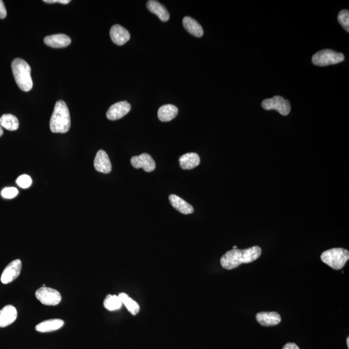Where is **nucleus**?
Returning a JSON list of instances; mask_svg holds the SVG:
<instances>
[{
  "mask_svg": "<svg viewBox=\"0 0 349 349\" xmlns=\"http://www.w3.org/2000/svg\"><path fill=\"white\" fill-rule=\"evenodd\" d=\"M282 349H300L299 346L294 343H288L283 346Z\"/></svg>",
  "mask_w": 349,
  "mask_h": 349,
  "instance_id": "30",
  "label": "nucleus"
},
{
  "mask_svg": "<svg viewBox=\"0 0 349 349\" xmlns=\"http://www.w3.org/2000/svg\"><path fill=\"white\" fill-rule=\"evenodd\" d=\"M201 160L198 154L189 153L180 156L179 163L180 167L183 170H192L198 167Z\"/></svg>",
  "mask_w": 349,
  "mask_h": 349,
  "instance_id": "19",
  "label": "nucleus"
},
{
  "mask_svg": "<svg viewBox=\"0 0 349 349\" xmlns=\"http://www.w3.org/2000/svg\"><path fill=\"white\" fill-rule=\"evenodd\" d=\"M110 37L113 42L118 45H123L130 39L128 31L120 25H113L110 30Z\"/></svg>",
  "mask_w": 349,
  "mask_h": 349,
  "instance_id": "14",
  "label": "nucleus"
},
{
  "mask_svg": "<svg viewBox=\"0 0 349 349\" xmlns=\"http://www.w3.org/2000/svg\"><path fill=\"white\" fill-rule=\"evenodd\" d=\"M18 194V190L14 187H7L2 190V196L5 199H13Z\"/></svg>",
  "mask_w": 349,
  "mask_h": 349,
  "instance_id": "27",
  "label": "nucleus"
},
{
  "mask_svg": "<svg viewBox=\"0 0 349 349\" xmlns=\"http://www.w3.org/2000/svg\"><path fill=\"white\" fill-rule=\"evenodd\" d=\"M16 183L21 189H26L31 186L32 179L28 175H22L16 179Z\"/></svg>",
  "mask_w": 349,
  "mask_h": 349,
  "instance_id": "26",
  "label": "nucleus"
},
{
  "mask_svg": "<svg viewBox=\"0 0 349 349\" xmlns=\"http://www.w3.org/2000/svg\"><path fill=\"white\" fill-rule=\"evenodd\" d=\"M233 249H237V247L236 246L233 247Z\"/></svg>",
  "mask_w": 349,
  "mask_h": 349,
  "instance_id": "33",
  "label": "nucleus"
},
{
  "mask_svg": "<svg viewBox=\"0 0 349 349\" xmlns=\"http://www.w3.org/2000/svg\"><path fill=\"white\" fill-rule=\"evenodd\" d=\"M71 127V117L68 107L63 100H59L55 105L50 120V129L52 133H66Z\"/></svg>",
  "mask_w": 349,
  "mask_h": 349,
  "instance_id": "2",
  "label": "nucleus"
},
{
  "mask_svg": "<svg viewBox=\"0 0 349 349\" xmlns=\"http://www.w3.org/2000/svg\"><path fill=\"white\" fill-rule=\"evenodd\" d=\"M131 165L136 169L143 168L146 172H151L155 170V162L148 153H143L139 156H135L131 159Z\"/></svg>",
  "mask_w": 349,
  "mask_h": 349,
  "instance_id": "9",
  "label": "nucleus"
},
{
  "mask_svg": "<svg viewBox=\"0 0 349 349\" xmlns=\"http://www.w3.org/2000/svg\"><path fill=\"white\" fill-rule=\"evenodd\" d=\"M178 113H179V110L175 105H164L158 111V118L160 121L169 122L177 117Z\"/></svg>",
  "mask_w": 349,
  "mask_h": 349,
  "instance_id": "21",
  "label": "nucleus"
},
{
  "mask_svg": "<svg viewBox=\"0 0 349 349\" xmlns=\"http://www.w3.org/2000/svg\"><path fill=\"white\" fill-rule=\"evenodd\" d=\"M43 41L48 46L53 48L66 47L71 43V38L64 34L47 36Z\"/></svg>",
  "mask_w": 349,
  "mask_h": 349,
  "instance_id": "15",
  "label": "nucleus"
},
{
  "mask_svg": "<svg viewBox=\"0 0 349 349\" xmlns=\"http://www.w3.org/2000/svg\"><path fill=\"white\" fill-rule=\"evenodd\" d=\"M7 16V10L3 1L0 0V18L4 19Z\"/></svg>",
  "mask_w": 349,
  "mask_h": 349,
  "instance_id": "28",
  "label": "nucleus"
},
{
  "mask_svg": "<svg viewBox=\"0 0 349 349\" xmlns=\"http://www.w3.org/2000/svg\"><path fill=\"white\" fill-rule=\"evenodd\" d=\"M94 167L98 172L105 174L111 172L112 169V163L105 151L102 150L98 151L94 160Z\"/></svg>",
  "mask_w": 349,
  "mask_h": 349,
  "instance_id": "11",
  "label": "nucleus"
},
{
  "mask_svg": "<svg viewBox=\"0 0 349 349\" xmlns=\"http://www.w3.org/2000/svg\"><path fill=\"white\" fill-rule=\"evenodd\" d=\"M257 321L264 327L275 326L280 324L281 317L276 312H261L256 315Z\"/></svg>",
  "mask_w": 349,
  "mask_h": 349,
  "instance_id": "13",
  "label": "nucleus"
},
{
  "mask_svg": "<svg viewBox=\"0 0 349 349\" xmlns=\"http://www.w3.org/2000/svg\"><path fill=\"white\" fill-rule=\"evenodd\" d=\"M147 8L153 14H156L163 21H167L170 19V13L165 6L155 0L147 2Z\"/></svg>",
  "mask_w": 349,
  "mask_h": 349,
  "instance_id": "16",
  "label": "nucleus"
},
{
  "mask_svg": "<svg viewBox=\"0 0 349 349\" xmlns=\"http://www.w3.org/2000/svg\"><path fill=\"white\" fill-rule=\"evenodd\" d=\"M103 306L110 311H115L122 307V303L119 296L110 294L103 301Z\"/></svg>",
  "mask_w": 349,
  "mask_h": 349,
  "instance_id": "24",
  "label": "nucleus"
},
{
  "mask_svg": "<svg viewBox=\"0 0 349 349\" xmlns=\"http://www.w3.org/2000/svg\"><path fill=\"white\" fill-rule=\"evenodd\" d=\"M119 297L121 300L122 305H125V307L127 308V309L132 315L138 314L140 311V306L138 303L135 302L133 299H131L128 295L125 293H119Z\"/></svg>",
  "mask_w": 349,
  "mask_h": 349,
  "instance_id": "23",
  "label": "nucleus"
},
{
  "mask_svg": "<svg viewBox=\"0 0 349 349\" xmlns=\"http://www.w3.org/2000/svg\"><path fill=\"white\" fill-rule=\"evenodd\" d=\"M183 25L187 32L196 37H203L204 31L202 26L191 17L186 16L183 18Z\"/></svg>",
  "mask_w": 349,
  "mask_h": 349,
  "instance_id": "20",
  "label": "nucleus"
},
{
  "mask_svg": "<svg viewBox=\"0 0 349 349\" xmlns=\"http://www.w3.org/2000/svg\"><path fill=\"white\" fill-rule=\"evenodd\" d=\"M11 67L19 88L25 92L31 90L33 83L31 76V67L27 62L21 59H14L12 62Z\"/></svg>",
  "mask_w": 349,
  "mask_h": 349,
  "instance_id": "3",
  "label": "nucleus"
},
{
  "mask_svg": "<svg viewBox=\"0 0 349 349\" xmlns=\"http://www.w3.org/2000/svg\"><path fill=\"white\" fill-rule=\"evenodd\" d=\"M43 2L47 4L59 3L62 4H68L71 1H69V0H44Z\"/></svg>",
  "mask_w": 349,
  "mask_h": 349,
  "instance_id": "29",
  "label": "nucleus"
},
{
  "mask_svg": "<svg viewBox=\"0 0 349 349\" xmlns=\"http://www.w3.org/2000/svg\"><path fill=\"white\" fill-rule=\"evenodd\" d=\"M35 296L43 305L47 306H56L62 301V296L59 291L46 286L38 288Z\"/></svg>",
  "mask_w": 349,
  "mask_h": 349,
  "instance_id": "6",
  "label": "nucleus"
},
{
  "mask_svg": "<svg viewBox=\"0 0 349 349\" xmlns=\"http://www.w3.org/2000/svg\"><path fill=\"white\" fill-rule=\"evenodd\" d=\"M18 312L15 307L11 305H6L0 310V327L4 328L16 321Z\"/></svg>",
  "mask_w": 349,
  "mask_h": 349,
  "instance_id": "12",
  "label": "nucleus"
},
{
  "mask_svg": "<svg viewBox=\"0 0 349 349\" xmlns=\"http://www.w3.org/2000/svg\"><path fill=\"white\" fill-rule=\"evenodd\" d=\"M338 21L345 30L349 32V12L343 10L339 12L338 16Z\"/></svg>",
  "mask_w": 349,
  "mask_h": 349,
  "instance_id": "25",
  "label": "nucleus"
},
{
  "mask_svg": "<svg viewBox=\"0 0 349 349\" xmlns=\"http://www.w3.org/2000/svg\"><path fill=\"white\" fill-rule=\"evenodd\" d=\"M346 343H347L348 348H349V337L346 338Z\"/></svg>",
  "mask_w": 349,
  "mask_h": 349,
  "instance_id": "32",
  "label": "nucleus"
},
{
  "mask_svg": "<svg viewBox=\"0 0 349 349\" xmlns=\"http://www.w3.org/2000/svg\"><path fill=\"white\" fill-rule=\"evenodd\" d=\"M4 134V130L3 128H2V126H1V124H0V137H2L3 136Z\"/></svg>",
  "mask_w": 349,
  "mask_h": 349,
  "instance_id": "31",
  "label": "nucleus"
},
{
  "mask_svg": "<svg viewBox=\"0 0 349 349\" xmlns=\"http://www.w3.org/2000/svg\"><path fill=\"white\" fill-rule=\"evenodd\" d=\"M169 200L173 208L177 209L179 212L185 214V215L194 212V209L193 206L190 205L184 200L180 198V197L176 196V195H170Z\"/></svg>",
  "mask_w": 349,
  "mask_h": 349,
  "instance_id": "18",
  "label": "nucleus"
},
{
  "mask_svg": "<svg viewBox=\"0 0 349 349\" xmlns=\"http://www.w3.org/2000/svg\"><path fill=\"white\" fill-rule=\"evenodd\" d=\"M262 250L258 246L244 250L232 249L224 254L221 258V264L223 269L232 270L241 264L250 263L261 256Z\"/></svg>",
  "mask_w": 349,
  "mask_h": 349,
  "instance_id": "1",
  "label": "nucleus"
},
{
  "mask_svg": "<svg viewBox=\"0 0 349 349\" xmlns=\"http://www.w3.org/2000/svg\"><path fill=\"white\" fill-rule=\"evenodd\" d=\"M22 264L20 259H16L11 262L4 269L1 276V282L3 284H9L20 276Z\"/></svg>",
  "mask_w": 349,
  "mask_h": 349,
  "instance_id": "8",
  "label": "nucleus"
},
{
  "mask_svg": "<svg viewBox=\"0 0 349 349\" xmlns=\"http://www.w3.org/2000/svg\"><path fill=\"white\" fill-rule=\"evenodd\" d=\"M321 259L332 269L341 270L349 259V252L341 248H334L323 252Z\"/></svg>",
  "mask_w": 349,
  "mask_h": 349,
  "instance_id": "4",
  "label": "nucleus"
},
{
  "mask_svg": "<svg viewBox=\"0 0 349 349\" xmlns=\"http://www.w3.org/2000/svg\"><path fill=\"white\" fill-rule=\"evenodd\" d=\"M262 107L266 110H276L283 116L289 114L291 110L289 101L284 99L280 96H274L273 98L264 100L262 102Z\"/></svg>",
  "mask_w": 349,
  "mask_h": 349,
  "instance_id": "7",
  "label": "nucleus"
},
{
  "mask_svg": "<svg viewBox=\"0 0 349 349\" xmlns=\"http://www.w3.org/2000/svg\"><path fill=\"white\" fill-rule=\"evenodd\" d=\"M131 110V105L126 101L117 102L109 108L106 113V117L110 120H116L122 119Z\"/></svg>",
  "mask_w": 349,
  "mask_h": 349,
  "instance_id": "10",
  "label": "nucleus"
},
{
  "mask_svg": "<svg viewBox=\"0 0 349 349\" xmlns=\"http://www.w3.org/2000/svg\"><path fill=\"white\" fill-rule=\"evenodd\" d=\"M64 321L60 319H47L38 324L35 327L36 331L39 333H49L57 331L64 326Z\"/></svg>",
  "mask_w": 349,
  "mask_h": 349,
  "instance_id": "17",
  "label": "nucleus"
},
{
  "mask_svg": "<svg viewBox=\"0 0 349 349\" xmlns=\"http://www.w3.org/2000/svg\"><path fill=\"white\" fill-rule=\"evenodd\" d=\"M0 124L9 131H16L19 127L18 119L11 114H5L0 118Z\"/></svg>",
  "mask_w": 349,
  "mask_h": 349,
  "instance_id": "22",
  "label": "nucleus"
},
{
  "mask_svg": "<svg viewBox=\"0 0 349 349\" xmlns=\"http://www.w3.org/2000/svg\"><path fill=\"white\" fill-rule=\"evenodd\" d=\"M345 59L342 53L331 49H324L316 52L312 57L313 64L318 66H327L340 63Z\"/></svg>",
  "mask_w": 349,
  "mask_h": 349,
  "instance_id": "5",
  "label": "nucleus"
}]
</instances>
